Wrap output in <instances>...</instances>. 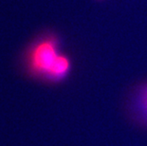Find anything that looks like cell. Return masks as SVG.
<instances>
[{"instance_id": "1", "label": "cell", "mask_w": 147, "mask_h": 146, "mask_svg": "<svg viewBox=\"0 0 147 146\" xmlns=\"http://www.w3.org/2000/svg\"><path fill=\"white\" fill-rule=\"evenodd\" d=\"M63 53L61 36L53 30H44L25 48L22 65L30 76L48 82L49 74Z\"/></svg>"}, {"instance_id": "2", "label": "cell", "mask_w": 147, "mask_h": 146, "mask_svg": "<svg viewBox=\"0 0 147 146\" xmlns=\"http://www.w3.org/2000/svg\"><path fill=\"white\" fill-rule=\"evenodd\" d=\"M131 109L136 119L147 126V82L139 86L131 100Z\"/></svg>"}]
</instances>
